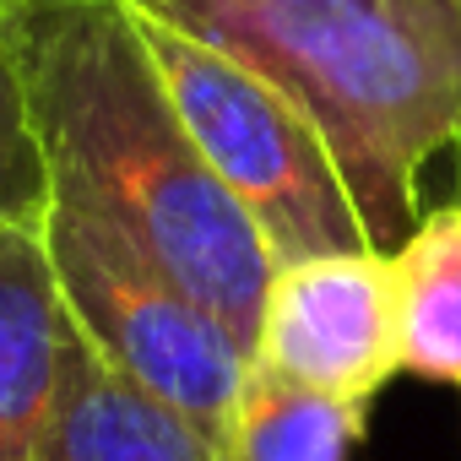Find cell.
<instances>
[{
    "mask_svg": "<svg viewBox=\"0 0 461 461\" xmlns=\"http://www.w3.org/2000/svg\"><path fill=\"white\" fill-rule=\"evenodd\" d=\"M0 6H6V0H0ZM44 212H50V174H44V152H39L28 109H23L6 28H0V217L44 222Z\"/></svg>",
    "mask_w": 461,
    "mask_h": 461,
    "instance_id": "30bf717a",
    "label": "cell"
},
{
    "mask_svg": "<svg viewBox=\"0 0 461 461\" xmlns=\"http://www.w3.org/2000/svg\"><path fill=\"white\" fill-rule=\"evenodd\" d=\"M66 326L44 222L0 217V461H39L60 396Z\"/></svg>",
    "mask_w": 461,
    "mask_h": 461,
    "instance_id": "8992f818",
    "label": "cell"
},
{
    "mask_svg": "<svg viewBox=\"0 0 461 461\" xmlns=\"http://www.w3.org/2000/svg\"><path fill=\"white\" fill-rule=\"evenodd\" d=\"M277 82L326 131L391 256L429 163L461 141V0H120Z\"/></svg>",
    "mask_w": 461,
    "mask_h": 461,
    "instance_id": "7a4b0ae2",
    "label": "cell"
},
{
    "mask_svg": "<svg viewBox=\"0 0 461 461\" xmlns=\"http://www.w3.org/2000/svg\"><path fill=\"white\" fill-rule=\"evenodd\" d=\"M434 163H445V168H450V190H445V195H456V201H461V141H450ZM434 163H429V168H434Z\"/></svg>",
    "mask_w": 461,
    "mask_h": 461,
    "instance_id": "8fae6325",
    "label": "cell"
},
{
    "mask_svg": "<svg viewBox=\"0 0 461 461\" xmlns=\"http://www.w3.org/2000/svg\"><path fill=\"white\" fill-rule=\"evenodd\" d=\"M0 28L50 195L131 234L256 353L272 250L190 141L136 17L120 0H6Z\"/></svg>",
    "mask_w": 461,
    "mask_h": 461,
    "instance_id": "6da1fadb",
    "label": "cell"
},
{
    "mask_svg": "<svg viewBox=\"0 0 461 461\" xmlns=\"http://www.w3.org/2000/svg\"><path fill=\"white\" fill-rule=\"evenodd\" d=\"M39 461H228L212 434L131 385L77 326H66L60 396Z\"/></svg>",
    "mask_w": 461,
    "mask_h": 461,
    "instance_id": "52a82bcc",
    "label": "cell"
},
{
    "mask_svg": "<svg viewBox=\"0 0 461 461\" xmlns=\"http://www.w3.org/2000/svg\"><path fill=\"white\" fill-rule=\"evenodd\" d=\"M256 358L310 391L369 402L402 375L391 256L353 250L277 267L261 304Z\"/></svg>",
    "mask_w": 461,
    "mask_h": 461,
    "instance_id": "5b68a950",
    "label": "cell"
},
{
    "mask_svg": "<svg viewBox=\"0 0 461 461\" xmlns=\"http://www.w3.org/2000/svg\"><path fill=\"white\" fill-rule=\"evenodd\" d=\"M44 250L71 326L147 396L168 402L222 445L250 348L201 299H190L131 234L98 212L50 195Z\"/></svg>",
    "mask_w": 461,
    "mask_h": 461,
    "instance_id": "277c9868",
    "label": "cell"
},
{
    "mask_svg": "<svg viewBox=\"0 0 461 461\" xmlns=\"http://www.w3.org/2000/svg\"><path fill=\"white\" fill-rule=\"evenodd\" d=\"M136 28L206 168L261 228L272 267L375 250L353 185L299 98L261 71L185 39L179 28L152 17H136Z\"/></svg>",
    "mask_w": 461,
    "mask_h": 461,
    "instance_id": "3957f363",
    "label": "cell"
},
{
    "mask_svg": "<svg viewBox=\"0 0 461 461\" xmlns=\"http://www.w3.org/2000/svg\"><path fill=\"white\" fill-rule=\"evenodd\" d=\"M402 369L461 391V201H434L391 250Z\"/></svg>",
    "mask_w": 461,
    "mask_h": 461,
    "instance_id": "ba28073f",
    "label": "cell"
},
{
    "mask_svg": "<svg viewBox=\"0 0 461 461\" xmlns=\"http://www.w3.org/2000/svg\"><path fill=\"white\" fill-rule=\"evenodd\" d=\"M369 402H342L326 391H310L261 358H250L234 412L222 429L228 461H348L364 439Z\"/></svg>",
    "mask_w": 461,
    "mask_h": 461,
    "instance_id": "9c48e42d",
    "label": "cell"
}]
</instances>
